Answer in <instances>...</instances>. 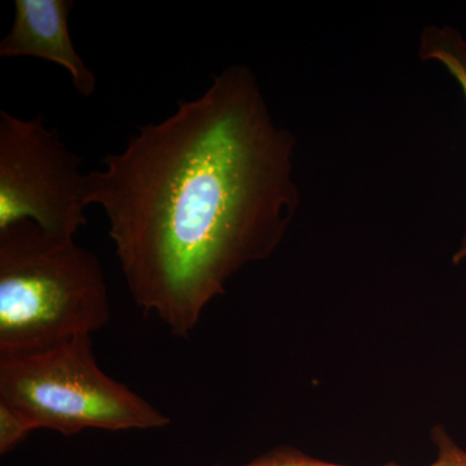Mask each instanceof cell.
<instances>
[{
	"instance_id": "6da1fadb",
	"label": "cell",
	"mask_w": 466,
	"mask_h": 466,
	"mask_svg": "<svg viewBox=\"0 0 466 466\" xmlns=\"http://www.w3.org/2000/svg\"><path fill=\"white\" fill-rule=\"evenodd\" d=\"M296 149L236 64L106 156L87 174V205L108 219L135 305L188 339L229 281L284 241L300 204Z\"/></svg>"
},
{
	"instance_id": "7a4b0ae2",
	"label": "cell",
	"mask_w": 466,
	"mask_h": 466,
	"mask_svg": "<svg viewBox=\"0 0 466 466\" xmlns=\"http://www.w3.org/2000/svg\"><path fill=\"white\" fill-rule=\"evenodd\" d=\"M112 318L100 259L30 220L0 231V357L99 332Z\"/></svg>"
},
{
	"instance_id": "3957f363",
	"label": "cell",
	"mask_w": 466,
	"mask_h": 466,
	"mask_svg": "<svg viewBox=\"0 0 466 466\" xmlns=\"http://www.w3.org/2000/svg\"><path fill=\"white\" fill-rule=\"evenodd\" d=\"M91 337L0 357V400L25 412L39 431L66 437L87 429L116 433L170 424L161 410L101 370Z\"/></svg>"
},
{
	"instance_id": "277c9868",
	"label": "cell",
	"mask_w": 466,
	"mask_h": 466,
	"mask_svg": "<svg viewBox=\"0 0 466 466\" xmlns=\"http://www.w3.org/2000/svg\"><path fill=\"white\" fill-rule=\"evenodd\" d=\"M42 115L0 110V231L24 220L75 238L87 225V174Z\"/></svg>"
},
{
	"instance_id": "5b68a950",
	"label": "cell",
	"mask_w": 466,
	"mask_h": 466,
	"mask_svg": "<svg viewBox=\"0 0 466 466\" xmlns=\"http://www.w3.org/2000/svg\"><path fill=\"white\" fill-rule=\"evenodd\" d=\"M72 0H16L14 24L0 41V57H33L64 67L85 99L96 90V76L73 45Z\"/></svg>"
},
{
	"instance_id": "8992f818",
	"label": "cell",
	"mask_w": 466,
	"mask_h": 466,
	"mask_svg": "<svg viewBox=\"0 0 466 466\" xmlns=\"http://www.w3.org/2000/svg\"><path fill=\"white\" fill-rule=\"evenodd\" d=\"M419 57L421 61L441 64L458 82L466 101V39L455 27L426 26L419 43ZM466 260V227L458 249L453 251L452 263L461 265Z\"/></svg>"
},
{
	"instance_id": "52a82bcc",
	"label": "cell",
	"mask_w": 466,
	"mask_h": 466,
	"mask_svg": "<svg viewBox=\"0 0 466 466\" xmlns=\"http://www.w3.org/2000/svg\"><path fill=\"white\" fill-rule=\"evenodd\" d=\"M35 431L38 426L25 412L0 400V455H7Z\"/></svg>"
},
{
	"instance_id": "ba28073f",
	"label": "cell",
	"mask_w": 466,
	"mask_h": 466,
	"mask_svg": "<svg viewBox=\"0 0 466 466\" xmlns=\"http://www.w3.org/2000/svg\"><path fill=\"white\" fill-rule=\"evenodd\" d=\"M214 466H348L333 464V462L323 461V460L314 459L306 455L302 451L294 449L290 446H280L263 453L258 458L251 460L245 464ZM383 466H400L398 464H386ZM429 466V465H428Z\"/></svg>"
},
{
	"instance_id": "9c48e42d",
	"label": "cell",
	"mask_w": 466,
	"mask_h": 466,
	"mask_svg": "<svg viewBox=\"0 0 466 466\" xmlns=\"http://www.w3.org/2000/svg\"><path fill=\"white\" fill-rule=\"evenodd\" d=\"M431 438L437 449V459L429 466H466V450L453 440L446 426L435 425Z\"/></svg>"
}]
</instances>
